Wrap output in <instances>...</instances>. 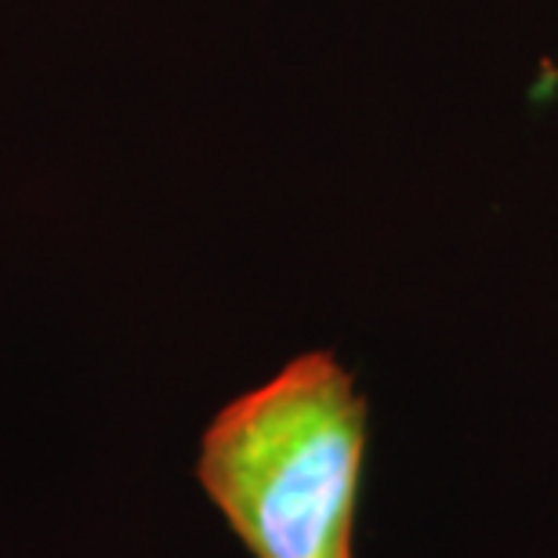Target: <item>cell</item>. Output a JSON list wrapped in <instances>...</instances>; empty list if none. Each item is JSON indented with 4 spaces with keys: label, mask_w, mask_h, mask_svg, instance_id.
<instances>
[{
    "label": "cell",
    "mask_w": 558,
    "mask_h": 558,
    "mask_svg": "<svg viewBox=\"0 0 558 558\" xmlns=\"http://www.w3.org/2000/svg\"><path fill=\"white\" fill-rule=\"evenodd\" d=\"M366 417L349 366L301 352L210 417L196 483L254 558H355Z\"/></svg>",
    "instance_id": "cell-1"
}]
</instances>
